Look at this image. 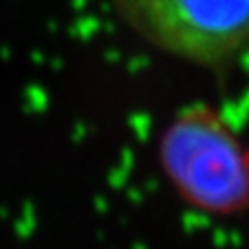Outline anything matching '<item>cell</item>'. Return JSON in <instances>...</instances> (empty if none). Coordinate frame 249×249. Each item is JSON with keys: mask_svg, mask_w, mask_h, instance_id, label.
<instances>
[{"mask_svg": "<svg viewBox=\"0 0 249 249\" xmlns=\"http://www.w3.org/2000/svg\"><path fill=\"white\" fill-rule=\"evenodd\" d=\"M129 29L156 50L220 69L249 54V0H110Z\"/></svg>", "mask_w": 249, "mask_h": 249, "instance_id": "7a4b0ae2", "label": "cell"}, {"mask_svg": "<svg viewBox=\"0 0 249 249\" xmlns=\"http://www.w3.org/2000/svg\"><path fill=\"white\" fill-rule=\"evenodd\" d=\"M158 160L187 206L210 216L249 210V147L212 108L193 104L175 114L160 135Z\"/></svg>", "mask_w": 249, "mask_h": 249, "instance_id": "6da1fadb", "label": "cell"}]
</instances>
